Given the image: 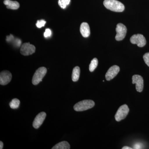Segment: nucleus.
<instances>
[{"instance_id": "f257e3e1", "label": "nucleus", "mask_w": 149, "mask_h": 149, "mask_svg": "<svg viewBox=\"0 0 149 149\" xmlns=\"http://www.w3.org/2000/svg\"><path fill=\"white\" fill-rule=\"evenodd\" d=\"M104 5L108 9L116 12H122L125 9L123 4L116 0H104Z\"/></svg>"}, {"instance_id": "f03ea898", "label": "nucleus", "mask_w": 149, "mask_h": 149, "mask_svg": "<svg viewBox=\"0 0 149 149\" xmlns=\"http://www.w3.org/2000/svg\"><path fill=\"white\" fill-rule=\"evenodd\" d=\"M95 105V102L92 100H84L75 104L73 108L75 111H82L92 108Z\"/></svg>"}, {"instance_id": "7ed1b4c3", "label": "nucleus", "mask_w": 149, "mask_h": 149, "mask_svg": "<svg viewBox=\"0 0 149 149\" xmlns=\"http://www.w3.org/2000/svg\"><path fill=\"white\" fill-rule=\"evenodd\" d=\"M47 72L45 67H42L38 68L35 72L32 78V83L34 85H37L42 81Z\"/></svg>"}, {"instance_id": "20e7f679", "label": "nucleus", "mask_w": 149, "mask_h": 149, "mask_svg": "<svg viewBox=\"0 0 149 149\" xmlns=\"http://www.w3.org/2000/svg\"><path fill=\"white\" fill-rule=\"evenodd\" d=\"M129 109L126 104H123L120 106L115 116V120L117 121L125 119L129 113Z\"/></svg>"}, {"instance_id": "39448f33", "label": "nucleus", "mask_w": 149, "mask_h": 149, "mask_svg": "<svg viewBox=\"0 0 149 149\" xmlns=\"http://www.w3.org/2000/svg\"><path fill=\"white\" fill-rule=\"evenodd\" d=\"M130 42L133 44H136L140 47H144L146 44V38L143 35L139 34L133 35L130 37Z\"/></svg>"}, {"instance_id": "423d86ee", "label": "nucleus", "mask_w": 149, "mask_h": 149, "mask_svg": "<svg viewBox=\"0 0 149 149\" xmlns=\"http://www.w3.org/2000/svg\"><path fill=\"white\" fill-rule=\"evenodd\" d=\"M116 35L115 37L117 41H121L124 39L127 32V28L122 23H118L116 26Z\"/></svg>"}, {"instance_id": "0eeeda50", "label": "nucleus", "mask_w": 149, "mask_h": 149, "mask_svg": "<svg viewBox=\"0 0 149 149\" xmlns=\"http://www.w3.org/2000/svg\"><path fill=\"white\" fill-rule=\"evenodd\" d=\"M36 48L33 45L29 43H25L22 45L20 53L24 56H29L35 52Z\"/></svg>"}, {"instance_id": "6e6552de", "label": "nucleus", "mask_w": 149, "mask_h": 149, "mask_svg": "<svg viewBox=\"0 0 149 149\" xmlns=\"http://www.w3.org/2000/svg\"><path fill=\"white\" fill-rule=\"evenodd\" d=\"M132 83L136 84V91L141 93L144 87V81L143 77L138 74H135L132 77Z\"/></svg>"}, {"instance_id": "1a4fd4ad", "label": "nucleus", "mask_w": 149, "mask_h": 149, "mask_svg": "<svg viewBox=\"0 0 149 149\" xmlns=\"http://www.w3.org/2000/svg\"><path fill=\"white\" fill-rule=\"evenodd\" d=\"M12 75L11 73L8 70H4L0 74V84L1 85H7L11 80Z\"/></svg>"}, {"instance_id": "9d476101", "label": "nucleus", "mask_w": 149, "mask_h": 149, "mask_svg": "<svg viewBox=\"0 0 149 149\" xmlns=\"http://www.w3.org/2000/svg\"><path fill=\"white\" fill-rule=\"evenodd\" d=\"M120 71L119 66L116 65H113L110 68L105 75V77L107 81L113 79L118 74Z\"/></svg>"}, {"instance_id": "9b49d317", "label": "nucleus", "mask_w": 149, "mask_h": 149, "mask_svg": "<svg viewBox=\"0 0 149 149\" xmlns=\"http://www.w3.org/2000/svg\"><path fill=\"white\" fill-rule=\"evenodd\" d=\"M46 116L47 114L45 112H42L37 115L33 122V127L36 129L40 128L45 119Z\"/></svg>"}, {"instance_id": "f8f14e48", "label": "nucleus", "mask_w": 149, "mask_h": 149, "mask_svg": "<svg viewBox=\"0 0 149 149\" xmlns=\"http://www.w3.org/2000/svg\"><path fill=\"white\" fill-rule=\"evenodd\" d=\"M80 32L81 35L84 37H88L91 34L90 27L87 22H83L81 24Z\"/></svg>"}, {"instance_id": "ddd939ff", "label": "nucleus", "mask_w": 149, "mask_h": 149, "mask_svg": "<svg viewBox=\"0 0 149 149\" xmlns=\"http://www.w3.org/2000/svg\"><path fill=\"white\" fill-rule=\"evenodd\" d=\"M4 4L7 6V8L12 10H17L19 8V4L18 2L10 0H5Z\"/></svg>"}, {"instance_id": "4468645a", "label": "nucleus", "mask_w": 149, "mask_h": 149, "mask_svg": "<svg viewBox=\"0 0 149 149\" xmlns=\"http://www.w3.org/2000/svg\"><path fill=\"white\" fill-rule=\"evenodd\" d=\"M70 146L68 142L67 141H62L56 144L52 149H69Z\"/></svg>"}, {"instance_id": "2eb2a0df", "label": "nucleus", "mask_w": 149, "mask_h": 149, "mask_svg": "<svg viewBox=\"0 0 149 149\" xmlns=\"http://www.w3.org/2000/svg\"><path fill=\"white\" fill-rule=\"evenodd\" d=\"M80 72V68L79 67L76 66L73 68L72 74V79L73 82H76L79 80Z\"/></svg>"}, {"instance_id": "dca6fc26", "label": "nucleus", "mask_w": 149, "mask_h": 149, "mask_svg": "<svg viewBox=\"0 0 149 149\" xmlns=\"http://www.w3.org/2000/svg\"><path fill=\"white\" fill-rule=\"evenodd\" d=\"M98 64V61L97 58H93L91 61V64L89 65V70L92 72L96 69Z\"/></svg>"}, {"instance_id": "f3484780", "label": "nucleus", "mask_w": 149, "mask_h": 149, "mask_svg": "<svg viewBox=\"0 0 149 149\" xmlns=\"http://www.w3.org/2000/svg\"><path fill=\"white\" fill-rule=\"evenodd\" d=\"M20 104V101L18 99L15 98L12 100L10 102L9 105L11 108L13 109H16L18 108Z\"/></svg>"}, {"instance_id": "a211bd4d", "label": "nucleus", "mask_w": 149, "mask_h": 149, "mask_svg": "<svg viewBox=\"0 0 149 149\" xmlns=\"http://www.w3.org/2000/svg\"><path fill=\"white\" fill-rule=\"evenodd\" d=\"M70 0H59L58 3L59 6L62 8H66V6L69 4Z\"/></svg>"}, {"instance_id": "6ab92c4d", "label": "nucleus", "mask_w": 149, "mask_h": 149, "mask_svg": "<svg viewBox=\"0 0 149 149\" xmlns=\"http://www.w3.org/2000/svg\"><path fill=\"white\" fill-rule=\"evenodd\" d=\"M46 23V21L43 19L40 20H37V23H36V26L38 28H41V27H44Z\"/></svg>"}, {"instance_id": "aec40b11", "label": "nucleus", "mask_w": 149, "mask_h": 149, "mask_svg": "<svg viewBox=\"0 0 149 149\" xmlns=\"http://www.w3.org/2000/svg\"><path fill=\"white\" fill-rule=\"evenodd\" d=\"M143 58L144 61L146 63V64L149 67V52L145 54L144 55Z\"/></svg>"}, {"instance_id": "412c9836", "label": "nucleus", "mask_w": 149, "mask_h": 149, "mask_svg": "<svg viewBox=\"0 0 149 149\" xmlns=\"http://www.w3.org/2000/svg\"><path fill=\"white\" fill-rule=\"evenodd\" d=\"M52 35V32L49 29H46L45 32L44 33V36L46 38L48 37H50Z\"/></svg>"}, {"instance_id": "4be33fe9", "label": "nucleus", "mask_w": 149, "mask_h": 149, "mask_svg": "<svg viewBox=\"0 0 149 149\" xmlns=\"http://www.w3.org/2000/svg\"><path fill=\"white\" fill-rule=\"evenodd\" d=\"M133 148L135 149H140L143 148V144L141 143H137L134 144Z\"/></svg>"}, {"instance_id": "5701e85b", "label": "nucleus", "mask_w": 149, "mask_h": 149, "mask_svg": "<svg viewBox=\"0 0 149 149\" xmlns=\"http://www.w3.org/2000/svg\"><path fill=\"white\" fill-rule=\"evenodd\" d=\"M3 146V143L2 141H1V142H0V149H2Z\"/></svg>"}, {"instance_id": "b1692460", "label": "nucleus", "mask_w": 149, "mask_h": 149, "mask_svg": "<svg viewBox=\"0 0 149 149\" xmlns=\"http://www.w3.org/2000/svg\"><path fill=\"white\" fill-rule=\"evenodd\" d=\"M132 148L128 146H124L122 148V149H132Z\"/></svg>"}]
</instances>
